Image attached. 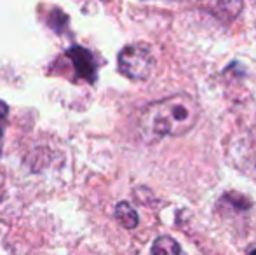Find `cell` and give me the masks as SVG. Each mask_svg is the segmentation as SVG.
Returning <instances> with one entry per match:
<instances>
[{
    "label": "cell",
    "instance_id": "6da1fadb",
    "mask_svg": "<svg viewBox=\"0 0 256 255\" xmlns=\"http://www.w3.org/2000/svg\"><path fill=\"white\" fill-rule=\"evenodd\" d=\"M200 107L192 96L174 95L150 103L140 114V133L145 142H158L166 136H183L199 121Z\"/></svg>",
    "mask_w": 256,
    "mask_h": 255
},
{
    "label": "cell",
    "instance_id": "7a4b0ae2",
    "mask_svg": "<svg viewBox=\"0 0 256 255\" xmlns=\"http://www.w3.org/2000/svg\"><path fill=\"white\" fill-rule=\"evenodd\" d=\"M118 70L132 81H145L154 68V55L145 44H129L118 53Z\"/></svg>",
    "mask_w": 256,
    "mask_h": 255
},
{
    "label": "cell",
    "instance_id": "277c9868",
    "mask_svg": "<svg viewBox=\"0 0 256 255\" xmlns=\"http://www.w3.org/2000/svg\"><path fill=\"white\" fill-rule=\"evenodd\" d=\"M115 218L128 229H134L138 225V213L129 203H118L115 206Z\"/></svg>",
    "mask_w": 256,
    "mask_h": 255
},
{
    "label": "cell",
    "instance_id": "5b68a950",
    "mask_svg": "<svg viewBox=\"0 0 256 255\" xmlns=\"http://www.w3.org/2000/svg\"><path fill=\"white\" fill-rule=\"evenodd\" d=\"M182 248L171 236H160L154 241L152 255H180Z\"/></svg>",
    "mask_w": 256,
    "mask_h": 255
},
{
    "label": "cell",
    "instance_id": "52a82bcc",
    "mask_svg": "<svg viewBox=\"0 0 256 255\" xmlns=\"http://www.w3.org/2000/svg\"><path fill=\"white\" fill-rule=\"evenodd\" d=\"M248 255H256V248H254V250H251V252L248 253Z\"/></svg>",
    "mask_w": 256,
    "mask_h": 255
},
{
    "label": "cell",
    "instance_id": "8992f818",
    "mask_svg": "<svg viewBox=\"0 0 256 255\" xmlns=\"http://www.w3.org/2000/svg\"><path fill=\"white\" fill-rule=\"evenodd\" d=\"M7 105L4 102H0V154H2V140H4V131H6V121H7Z\"/></svg>",
    "mask_w": 256,
    "mask_h": 255
},
{
    "label": "cell",
    "instance_id": "3957f363",
    "mask_svg": "<svg viewBox=\"0 0 256 255\" xmlns=\"http://www.w3.org/2000/svg\"><path fill=\"white\" fill-rule=\"evenodd\" d=\"M66 56L72 60L74 68L80 79H86L89 82L96 81V60L88 49L80 48V46H74L66 51Z\"/></svg>",
    "mask_w": 256,
    "mask_h": 255
}]
</instances>
